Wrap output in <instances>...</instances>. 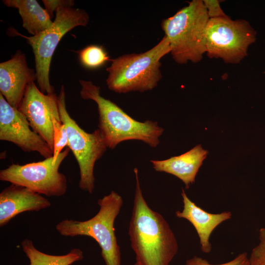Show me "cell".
Instances as JSON below:
<instances>
[{
    "label": "cell",
    "instance_id": "cell-1",
    "mask_svg": "<svg viewBox=\"0 0 265 265\" xmlns=\"http://www.w3.org/2000/svg\"><path fill=\"white\" fill-rule=\"evenodd\" d=\"M136 185L129 235L138 265H169L178 245L168 223L146 202L134 168Z\"/></svg>",
    "mask_w": 265,
    "mask_h": 265
},
{
    "label": "cell",
    "instance_id": "cell-2",
    "mask_svg": "<svg viewBox=\"0 0 265 265\" xmlns=\"http://www.w3.org/2000/svg\"><path fill=\"white\" fill-rule=\"evenodd\" d=\"M80 97L91 100L97 104L99 113L98 129L108 148L113 149L120 142L141 140L152 147L159 143L164 129L157 122L138 121L127 114L117 104L100 95V87L92 81L80 80Z\"/></svg>",
    "mask_w": 265,
    "mask_h": 265
},
{
    "label": "cell",
    "instance_id": "cell-3",
    "mask_svg": "<svg viewBox=\"0 0 265 265\" xmlns=\"http://www.w3.org/2000/svg\"><path fill=\"white\" fill-rule=\"evenodd\" d=\"M170 52L169 42L164 36L148 51L126 54L112 59L106 69L108 88L118 93L152 90L162 78L160 60Z\"/></svg>",
    "mask_w": 265,
    "mask_h": 265
},
{
    "label": "cell",
    "instance_id": "cell-4",
    "mask_svg": "<svg viewBox=\"0 0 265 265\" xmlns=\"http://www.w3.org/2000/svg\"><path fill=\"white\" fill-rule=\"evenodd\" d=\"M173 16L161 22L174 61L197 63L206 53L205 33L210 20L203 0H192Z\"/></svg>",
    "mask_w": 265,
    "mask_h": 265
},
{
    "label": "cell",
    "instance_id": "cell-5",
    "mask_svg": "<svg viewBox=\"0 0 265 265\" xmlns=\"http://www.w3.org/2000/svg\"><path fill=\"white\" fill-rule=\"evenodd\" d=\"M99 211L84 221L64 219L55 226L63 236H84L94 239L101 249L106 265H121V252L115 234L114 224L123 205L122 197L114 191L98 200Z\"/></svg>",
    "mask_w": 265,
    "mask_h": 265
},
{
    "label": "cell",
    "instance_id": "cell-6",
    "mask_svg": "<svg viewBox=\"0 0 265 265\" xmlns=\"http://www.w3.org/2000/svg\"><path fill=\"white\" fill-rule=\"evenodd\" d=\"M55 17L52 26L39 34L25 36L15 29H10L13 35L27 39L34 56L36 80L40 91L45 94L54 93L50 83L49 73L53 53L61 38L68 32L79 26H86L89 16L83 9L73 7L61 6L55 11Z\"/></svg>",
    "mask_w": 265,
    "mask_h": 265
},
{
    "label": "cell",
    "instance_id": "cell-7",
    "mask_svg": "<svg viewBox=\"0 0 265 265\" xmlns=\"http://www.w3.org/2000/svg\"><path fill=\"white\" fill-rule=\"evenodd\" d=\"M57 97L60 119L65 127L68 136V147L73 153L79 166V187L92 193L94 189V165L106 152L107 145L98 129L92 133H88L70 116L66 109L63 85L61 86Z\"/></svg>",
    "mask_w": 265,
    "mask_h": 265
},
{
    "label": "cell",
    "instance_id": "cell-8",
    "mask_svg": "<svg viewBox=\"0 0 265 265\" xmlns=\"http://www.w3.org/2000/svg\"><path fill=\"white\" fill-rule=\"evenodd\" d=\"M256 32L247 21L227 15L210 19L205 33L206 53L226 63H239L256 40Z\"/></svg>",
    "mask_w": 265,
    "mask_h": 265
},
{
    "label": "cell",
    "instance_id": "cell-9",
    "mask_svg": "<svg viewBox=\"0 0 265 265\" xmlns=\"http://www.w3.org/2000/svg\"><path fill=\"white\" fill-rule=\"evenodd\" d=\"M69 151L67 147L62 151L54 164L53 157L24 165L13 163L0 170V180L25 187L41 195L63 196L67 191V179L59 168Z\"/></svg>",
    "mask_w": 265,
    "mask_h": 265
},
{
    "label": "cell",
    "instance_id": "cell-10",
    "mask_svg": "<svg viewBox=\"0 0 265 265\" xmlns=\"http://www.w3.org/2000/svg\"><path fill=\"white\" fill-rule=\"evenodd\" d=\"M18 109L25 116L32 130L46 141L53 151V121L55 119L61 122L56 94L43 93L34 82H31L26 87Z\"/></svg>",
    "mask_w": 265,
    "mask_h": 265
},
{
    "label": "cell",
    "instance_id": "cell-11",
    "mask_svg": "<svg viewBox=\"0 0 265 265\" xmlns=\"http://www.w3.org/2000/svg\"><path fill=\"white\" fill-rule=\"evenodd\" d=\"M0 139L12 142L26 152H36L44 159L53 156L49 144L32 130L25 116L12 106L1 93Z\"/></svg>",
    "mask_w": 265,
    "mask_h": 265
},
{
    "label": "cell",
    "instance_id": "cell-12",
    "mask_svg": "<svg viewBox=\"0 0 265 265\" xmlns=\"http://www.w3.org/2000/svg\"><path fill=\"white\" fill-rule=\"evenodd\" d=\"M35 80L36 71L28 66L26 56L20 51L0 63V93L15 108L18 109L27 85Z\"/></svg>",
    "mask_w": 265,
    "mask_h": 265
},
{
    "label": "cell",
    "instance_id": "cell-13",
    "mask_svg": "<svg viewBox=\"0 0 265 265\" xmlns=\"http://www.w3.org/2000/svg\"><path fill=\"white\" fill-rule=\"evenodd\" d=\"M50 201L25 187L11 184L0 193V227L6 225L18 214L38 212L51 206Z\"/></svg>",
    "mask_w": 265,
    "mask_h": 265
},
{
    "label": "cell",
    "instance_id": "cell-14",
    "mask_svg": "<svg viewBox=\"0 0 265 265\" xmlns=\"http://www.w3.org/2000/svg\"><path fill=\"white\" fill-rule=\"evenodd\" d=\"M181 195L183 209L182 211H177L176 216L186 219L191 223L198 234L202 251L208 253L212 250L210 242L211 234L221 223L231 218L232 213L229 211L218 213L208 212L192 202L183 188Z\"/></svg>",
    "mask_w": 265,
    "mask_h": 265
},
{
    "label": "cell",
    "instance_id": "cell-15",
    "mask_svg": "<svg viewBox=\"0 0 265 265\" xmlns=\"http://www.w3.org/2000/svg\"><path fill=\"white\" fill-rule=\"evenodd\" d=\"M208 152L198 145L186 153L164 160H151L153 168L158 172L172 174L183 181L188 188L195 180L197 173Z\"/></svg>",
    "mask_w": 265,
    "mask_h": 265
},
{
    "label": "cell",
    "instance_id": "cell-16",
    "mask_svg": "<svg viewBox=\"0 0 265 265\" xmlns=\"http://www.w3.org/2000/svg\"><path fill=\"white\" fill-rule=\"evenodd\" d=\"M2 2L7 7L18 10L23 27L32 36L49 28L53 24L47 10L35 0H4Z\"/></svg>",
    "mask_w": 265,
    "mask_h": 265
},
{
    "label": "cell",
    "instance_id": "cell-17",
    "mask_svg": "<svg viewBox=\"0 0 265 265\" xmlns=\"http://www.w3.org/2000/svg\"><path fill=\"white\" fill-rule=\"evenodd\" d=\"M21 245L29 261V265H71L83 258L82 251L78 248H73L65 255H53L39 251L27 238L24 239Z\"/></svg>",
    "mask_w": 265,
    "mask_h": 265
},
{
    "label": "cell",
    "instance_id": "cell-18",
    "mask_svg": "<svg viewBox=\"0 0 265 265\" xmlns=\"http://www.w3.org/2000/svg\"><path fill=\"white\" fill-rule=\"evenodd\" d=\"M81 64L88 69L99 68L110 60L109 56L102 46L90 45L78 52Z\"/></svg>",
    "mask_w": 265,
    "mask_h": 265
},
{
    "label": "cell",
    "instance_id": "cell-19",
    "mask_svg": "<svg viewBox=\"0 0 265 265\" xmlns=\"http://www.w3.org/2000/svg\"><path fill=\"white\" fill-rule=\"evenodd\" d=\"M54 127V142L53 148V163H55L57 157L63 149L68 146V139L65 127L62 122L54 119L53 121Z\"/></svg>",
    "mask_w": 265,
    "mask_h": 265
},
{
    "label": "cell",
    "instance_id": "cell-20",
    "mask_svg": "<svg viewBox=\"0 0 265 265\" xmlns=\"http://www.w3.org/2000/svg\"><path fill=\"white\" fill-rule=\"evenodd\" d=\"M185 265H250V262L247 254L243 252L238 254L233 260L221 264H212L205 259L194 256L187 260Z\"/></svg>",
    "mask_w": 265,
    "mask_h": 265
},
{
    "label": "cell",
    "instance_id": "cell-21",
    "mask_svg": "<svg viewBox=\"0 0 265 265\" xmlns=\"http://www.w3.org/2000/svg\"><path fill=\"white\" fill-rule=\"evenodd\" d=\"M258 244L252 250L249 259L256 265H265V228L260 229Z\"/></svg>",
    "mask_w": 265,
    "mask_h": 265
},
{
    "label": "cell",
    "instance_id": "cell-22",
    "mask_svg": "<svg viewBox=\"0 0 265 265\" xmlns=\"http://www.w3.org/2000/svg\"><path fill=\"white\" fill-rule=\"evenodd\" d=\"M210 19L217 18L226 16L221 8L218 0H203Z\"/></svg>",
    "mask_w": 265,
    "mask_h": 265
},
{
    "label": "cell",
    "instance_id": "cell-23",
    "mask_svg": "<svg viewBox=\"0 0 265 265\" xmlns=\"http://www.w3.org/2000/svg\"><path fill=\"white\" fill-rule=\"evenodd\" d=\"M42 1L51 18L53 16V12L59 7H73L74 5V1L72 0H43Z\"/></svg>",
    "mask_w": 265,
    "mask_h": 265
},
{
    "label": "cell",
    "instance_id": "cell-24",
    "mask_svg": "<svg viewBox=\"0 0 265 265\" xmlns=\"http://www.w3.org/2000/svg\"><path fill=\"white\" fill-rule=\"evenodd\" d=\"M250 265H255V264H254L253 263L250 262Z\"/></svg>",
    "mask_w": 265,
    "mask_h": 265
},
{
    "label": "cell",
    "instance_id": "cell-25",
    "mask_svg": "<svg viewBox=\"0 0 265 265\" xmlns=\"http://www.w3.org/2000/svg\"><path fill=\"white\" fill-rule=\"evenodd\" d=\"M133 265H138L136 263H135Z\"/></svg>",
    "mask_w": 265,
    "mask_h": 265
}]
</instances>
